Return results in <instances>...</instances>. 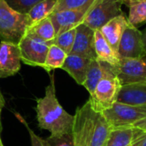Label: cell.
<instances>
[{"label":"cell","mask_w":146,"mask_h":146,"mask_svg":"<svg viewBox=\"0 0 146 146\" xmlns=\"http://www.w3.org/2000/svg\"><path fill=\"white\" fill-rule=\"evenodd\" d=\"M36 112L38 127L47 130L50 136H60L72 133L74 116L68 114L60 104L56 94L54 75L45 87L43 98L37 99Z\"/></svg>","instance_id":"obj_1"},{"label":"cell","mask_w":146,"mask_h":146,"mask_svg":"<svg viewBox=\"0 0 146 146\" xmlns=\"http://www.w3.org/2000/svg\"><path fill=\"white\" fill-rule=\"evenodd\" d=\"M73 137L74 146H104L110 132L102 113L94 111L87 101L77 108L74 115Z\"/></svg>","instance_id":"obj_2"},{"label":"cell","mask_w":146,"mask_h":146,"mask_svg":"<svg viewBox=\"0 0 146 146\" xmlns=\"http://www.w3.org/2000/svg\"><path fill=\"white\" fill-rule=\"evenodd\" d=\"M101 65L103 77L88 99L92 109L99 113L110 109L117 102L122 86L117 76L115 67L104 62H101Z\"/></svg>","instance_id":"obj_3"},{"label":"cell","mask_w":146,"mask_h":146,"mask_svg":"<svg viewBox=\"0 0 146 146\" xmlns=\"http://www.w3.org/2000/svg\"><path fill=\"white\" fill-rule=\"evenodd\" d=\"M27 15L13 9L5 0H0V39L19 44L29 29Z\"/></svg>","instance_id":"obj_4"},{"label":"cell","mask_w":146,"mask_h":146,"mask_svg":"<svg viewBox=\"0 0 146 146\" xmlns=\"http://www.w3.org/2000/svg\"><path fill=\"white\" fill-rule=\"evenodd\" d=\"M110 130L133 127L138 121L146 118V106H137L116 102L102 112Z\"/></svg>","instance_id":"obj_5"},{"label":"cell","mask_w":146,"mask_h":146,"mask_svg":"<svg viewBox=\"0 0 146 146\" xmlns=\"http://www.w3.org/2000/svg\"><path fill=\"white\" fill-rule=\"evenodd\" d=\"M52 44L53 42L40 39L27 30L18 44L21 62L29 66L44 68L50 46Z\"/></svg>","instance_id":"obj_6"},{"label":"cell","mask_w":146,"mask_h":146,"mask_svg":"<svg viewBox=\"0 0 146 146\" xmlns=\"http://www.w3.org/2000/svg\"><path fill=\"white\" fill-rule=\"evenodd\" d=\"M121 0H96L83 23L93 30H100L110 20L123 15Z\"/></svg>","instance_id":"obj_7"},{"label":"cell","mask_w":146,"mask_h":146,"mask_svg":"<svg viewBox=\"0 0 146 146\" xmlns=\"http://www.w3.org/2000/svg\"><path fill=\"white\" fill-rule=\"evenodd\" d=\"M117 53L120 58H142L146 56L142 32L129 21L121 35Z\"/></svg>","instance_id":"obj_8"},{"label":"cell","mask_w":146,"mask_h":146,"mask_svg":"<svg viewBox=\"0 0 146 146\" xmlns=\"http://www.w3.org/2000/svg\"><path fill=\"white\" fill-rule=\"evenodd\" d=\"M121 85L146 81V56L142 58H120L115 67Z\"/></svg>","instance_id":"obj_9"},{"label":"cell","mask_w":146,"mask_h":146,"mask_svg":"<svg viewBox=\"0 0 146 146\" xmlns=\"http://www.w3.org/2000/svg\"><path fill=\"white\" fill-rule=\"evenodd\" d=\"M94 3L80 9L53 12L49 17L54 25L56 35L70 29L76 28L80 24L83 23L86 15L92 8Z\"/></svg>","instance_id":"obj_10"},{"label":"cell","mask_w":146,"mask_h":146,"mask_svg":"<svg viewBox=\"0 0 146 146\" xmlns=\"http://www.w3.org/2000/svg\"><path fill=\"white\" fill-rule=\"evenodd\" d=\"M21 58L17 44L0 42V79L17 74L21 69Z\"/></svg>","instance_id":"obj_11"},{"label":"cell","mask_w":146,"mask_h":146,"mask_svg":"<svg viewBox=\"0 0 146 146\" xmlns=\"http://www.w3.org/2000/svg\"><path fill=\"white\" fill-rule=\"evenodd\" d=\"M70 54L81 56L93 60L97 59L95 51V30L84 23L76 27V33L73 49Z\"/></svg>","instance_id":"obj_12"},{"label":"cell","mask_w":146,"mask_h":146,"mask_svg":"<svg viewBox=\"0 0 146 146\" xmlns=\"http://www.w3.org/2000/svg\"><path fill=\"white\" fill-rule=\"evenodd\" d=\"M92 60L81 56L68 54L62 69L66 71L78 85L83 86Z\"/></svg>","instance_id":"obj_13"},{"label":"cell","mask_w":146,"mask_h":146,"mask_svg":"<svg viewBox=\"0 0 146 146\" xmlns=\"http://www.w3.org/2000/svg\"><path fill=\"white\" fill-rule=\"evenodd\" d=\"M117 102L131 105L146 106V81L122 86Z\"/></svg>","instance_id":"obj_14"},{"label":"cell","mask_w":146,"mask_h":146,"mask_svg":"<svg viewBox=\"0 0 146 146\" xmlns=\"http://www.w3.org/2000/svg\"><path fill=\"white\" fill-rule=\"evenodd\" d=\"M127 24L128 20L123 14L110 20L100 29V32L102 33L103 36L116 52L118 51L121 35Z\"/></svg>","instance_id":"obj_15"},{"label":"cell","mask_w":146,"mask_h":146,"mask_svg":"<svg viewBox=\"0 0 146 146\" xmlns=\"http://www.w3.org/2000/svg\"><path fill=\"white\" fill-rule=\"evenodd\" d=\"M95 51L97 59L116 67L120 62V56L103 36L100 30H95Z\"/></svg>","instance_id":"obj_16"},{"label":"cell","mask_w":146,"mask_h":146,"mask_svg":"<svg viewBox=\"0 0 146 146\" xmlns=\"http://www.w3.org/2000/svg\"><path fill=\"white\" fill-rule=\"evenodd\" d=\"M56 3L57 0H44L33 6L27 14L30 27L48 18L55 11Z\"/></svg>","instance_id":"obj_17"},{"label":"cell","mask_w":146,"mask_h":146,"mask_svg":"<svg viewBox=\"0 0 146 146\" xmlns=\"http://www.w3.org/2000/svg\"><path fill=\"white\" fill-rule=\"evenodd\" d=\"M135 127H126L110 130L104 146H132Z\"/></svg>","instance_id":"obj_18"},{"label":"cell","mask_w":146,"mask_h":146,"mask_svg":"<svg viewBox=\"0 0 146 146\" xmlns=\"http://www.w3.org/2000/svg\"><path fill=\"white\" fill-rule=\"evenodd\" d=\"M28 31L46 42H53L56 37L54 25L50 17L45 18L44 20H42L37 24L32 26Z\"/></svg>","instance_id":"obj_19"},{"label":"cell","mask_w":146,"mask_h":146,"mask_svg":"<svg viewBox=\"0 0 146 146\" xmlns=\"http://www.w3.org/2000/svg\"><path fill=\"white\" fill-rule=\"evenodd\" d=\"M68 56V54L62 50L57 45L52 44L50 46L45 63L44 66V69L50 73V71L56 69V68H62L66 58Z\"/></svg>","instance_id":"obj_20"},{"label":"cell","mask_w":146,"mask_h":146,"mask_svg":"<svg viewBox=\"0 0 146 146\" xmlns=\"http://www.w3.org/2000/svg\"><path fill=\"white\" fill-rule=\"evenodd\" d=\"M102 77H103V68L101 65V62L98 61V59L92 60L87 71L86 80L83 84V86L88 91L90 95H92L94 92Z\"/></svg>","instance_id":"obj_21"},{"label":"cell","mask_w":146,"mask_h":146,"mask_svg":"<svg viewBox=\"0 0 146 146\" xmlns=\"http://www.w3.org/2000/svg\"><path fill=\"white\" fill-rule=\"evenodd\" d=\"M128 21L134 25H140L146 22V0L136 3L129 7Z\"/></svg>","instance_id":"obj_22"},{"label":"cell","mask_w":146,"mask_h":146,"mask_svg":"<svg viewBox=\"0 0 146 146\" xmlns=\"http://www.w3.org/2000/svg\"><path fill=\"white\" fill-rule=\"evenodd\" d=\"M75 33H76V28H73L61 34H58L54 39L53 44L60 47L68 55L71 53V50L74 46Z\"/></svg>","instance_id":"obj_23"},{"label":"cell","mask_w":146,"mask_h":146,"mask_svg":"<svg viewBox=\"0 0 146 146\" xmlns=\"http://www.w3.org/2000/svg\"><path fill=\"white\" fill-rule=\"evenodd\" d=\"M96 0H57V3L54 12L66 9H80L88 4L93 3Z\"/></svg>","instance_id":"obj_24"},{"label":"cell","mask_w":146,"mask_h":146,"mask_svg":"<svg viewBox=\"0 0 146 146\" xmlns=\"http://www.w3.org/2000/svg\"><path fill=\"white\" fill-rule=\"evenodd\" d=\"M6 3L15 11L27 15L29 10L37 3L44 0H5Z\"/></svg>","instance_id":"obj_25"},{"label":"cell","mask_w":146,"mask_h":146,"mask_svg":"<svg viewBox=\"0 0 146 146\" xmlns=\"http://www.w3.org/2000/svg\"><path fill=\"white\" fill-rule=\"evenodd\" d=\"M47 146H74L73 133H66L60 136H50L45 139Z\"/></svg>","instance_id":"obj_26"},{"label":"cell","mask_w":146,"mask_h":146,"mask_svg":"<svg viewBox=\"0 0 146 146\" xmlns=\"http://www.w3.org/2000/svg\"><path fill=\"white\" fill-rule=\"evenodd\" d=\"M16 116L18 117L19 121H21L26 127L27 130L28 131L29 133V135H30V139H31V144H32V146H47L46 145V142H45V139H41L40 137H38L28 126V124L23 120V118L19 115H16Z\"/></svg>","instance_id":"obj_27"},{"label":"cell","mask_w":146,"mask_h":146,"mask_svg":"<svg viewBox=\"0 0 146 146\" xmlns=\"http://www.w3.org/2000/svg\"><path fill=\"white\" fill-rule=\"evenodd\" d=\"M132 146H146V133L135 128Z\"/></svg>","instance_id":"obj_28"},{"label":"cell","mask_w":146,"mask_h":146,"mask_svg":"<svg viewBox=\"0 0 146 146\" xmlns=\"http://www.w3.org/2000/svg\"><path fill=\"white\" fill-rule=\"evenodd\" d=\"M133 127H135V128H137V129H139V130H140L142 132L146 133V118L138 121L137 123H135Z\"/></svg>","instance_id":"obj_29"},{"label":"cell","mask_w":146,"mask_h":146,"mask_svg":"<svg viewBox=\"0 0 146 146\" xmlns=\"http://www.w3.org/2000/svg\"><path fill=\"white\" fill-rule=\"evenodd\" d=\"M141 1H144V0H121L122 4H126L128 7H130L131 5H133V4H134L136 3L141 2Z\"/></svg>","instance_id":"obj_30"},{"label":"cell","mask_w":146,"mask_h":146,"mask_svg":"<svg viewBox=\"0 0 146 146\" xmlns=\"http://www.w3.org/2000/svg\"><path fill=\"white\" fill-rule=\"evenodd\" d=\"M142 40H143V45H144V50L146 55V28L142 32Z\"/></svg>","instance_id":"obj_31"},{"label":"cell","mask_w":146,"mask_h":146,"mask_svg":"<svg viewBox=\"0 0 146 146\" xmlns=\"http://www.w3.org/2000/svg\"><path fill=\"white\" fill-rule=\"evenodd\" d=\"M4 104H5V101H4V98H3V97L1 93V91H0V117H1L2 110L4 107Z\"/></svg>","instance_id":"obj_32"},{"label":"cell","mask_w":146,"mask_h":146,"mask_svg":"<svg viewBox=\"0 0 146 146\" xmlns=\"http://www.w3.org/2000/svg\"><path fill=\"white\" fill-rule=\"evenodd\" d=\"M0 146H3V142H1V144H0Z\"/></svg>","instance_id":"obj_33"},{"label":"cell","mask_w":146,"mask_h":146,"mask_svg":"<svg viewBox=\"0 0 146 146\" xmlns=\"http://www.w3.org/2000/svg\"><path fill=\"white\" fill-rule=\"evenodd\" d=\"M1 142H2V139H1V137H0V144H1Z\"/></svg>","instance_id":"obj_34"}]
</instances>
